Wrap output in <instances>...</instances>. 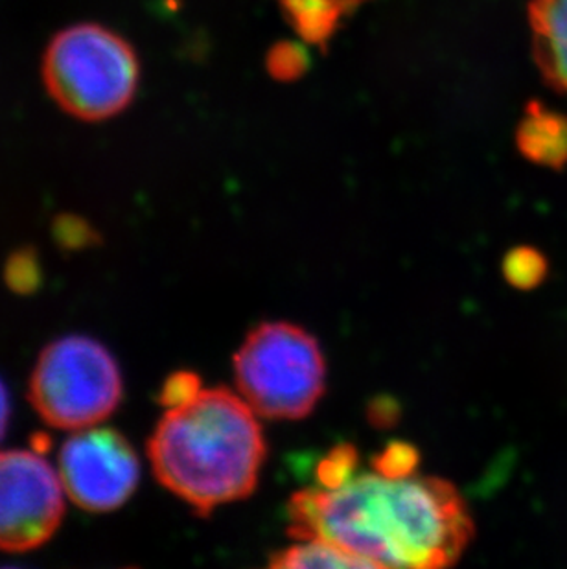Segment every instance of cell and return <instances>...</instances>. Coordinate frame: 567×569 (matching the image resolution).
<instances>
[{
  "label": "cell",
  "instance_id": "1",
  "mask_svg": "<svg viewBox=\"0 0 567 569\" xmlns=\"http://www.w3.org/2000/svg\"><path fill=\"white\" fill-rule=\"evenodd\" d=\"M288 535L325 538L370 568H446L474 538L459 490L439 478L354 476L339 489L300 490L288 503Z\"/></svg>",
  "mask_w": 567,
  "mask_h": 569
},
{
  "label": "cell",
  "instance_id": "2",
  "mask_svg": "<svg viewBox=\"0 0 567 569\" xmlns=\"http://www.w3.org/2000/svg\"><path fill=\"white\" fill-rule=\"evenodd\" d=\"M157 479L198 515L257 489L266 441L257 413L227 387L165 411L148 442Z\"/></svg>",
  "mask_w": 567,
  "mask_h": 569
},
{
  "label": "cell",
  "instance_id": "3",
  "mask_svg": "<svg viewBox=\"0 0 567 569\" xmlns=\"http://www.w3.org/2000/svg\"><path fill=\"white\" fill-rule=\"evenodd\" d=\"M41 76L61 111L83 122H103L133 102L140 63L120 33L98 22H80L50 39Z\"/></svg>",
  "mask_w": 567,
  "mask_h": 569
},
{
  "label": "cell",
  "instance_id": "4",
  "mask_svg": "<svg viewBox=\"0 0 567 569\" xmlns=\"http://www.w3.org/2000/svg\"><path fill=\"white\" fill-rule=\"evenodd\" d=\"M236 387L263 419L299 420L325 395L327 367L317 339L291 322H262L235 356Z\"/></svg>",
  "mask_w": 567,
  "mask_h": 569
},
{
  "label": "cell",
  "instance_id": "5",
  "mask_svg": "<svg viewBox=\"0 0 567 569\" xmlns=\"http://www.w3.org/2000/svg\"><path fill=\"white\" fill-rule=\"evenodd\" d=\"M122 395V372L113 355L87 336L47 345L28 383L33 409L59 430L100 425L117 411Z\"/></svg>",
  "mask_w": 567,
  "mask_h": 569
},
{
  "label": "cell",
  "instance_id": "6",
  "mask_svg": "<svg viewBox=\"0 0 567 569\" xmlns=\"http://www.w3.org/2000/svg\"><path fill=\"white\" fill-rule=\"evenodd\" d=\"M63 483L38 450L0 451V551L43 546L63 520Z\"/></svg>",
  "mask_w": 567,
  "mask_h": 569
},
{
  "label": "cell",
  "instance_id": "7",
  "mask_svg": "<svg viewBox=\"0 0 567 569\" xmlns=\"http://www.w3.org/2000/svg\"><path fill=\"white\" fill-rule=\"evenodd\" d=\"M64 492L87 512H111L133 496L140 461L131 442L111 428H86L59 451Z\"/></svg>",
  "mask_w": 567,
  "mask_h": 569
},
{
  "label": "cell",
  "instance_id": "8",
  "mask_svg": "<svg viewBox=\"0 0 567 569\" xmlns=\"http://www.w3.org/2000/svg\"><path fill=\"white\" fill-rule=\"evenodd\" d=\"M529 27L541 76L567 97V0H533Z\"/></svg>",
  "mask_w": 567,
  "mask_h": 569
},
{
  "label": "cell",
  "instance_id": "9",
  "mask_svg": "<svg viewBox=\"0 0 567 569\" xmlns=\"http://www.w3.org/2000/svg\"><path fill=\"white\" fill-rule=\"evenodd\" d=\"M525 159L540 167L563 170L567 164V117L530 103L516 134Z\"/></svg>",
  "mask_w": 567,
  "mask_h": 569
},
{
  "label": "cell",
  "instance_id": "10",
  "mask_svg": "<svg viewBox=\"0 0 567 569\" xmlns=\"http://www.w3.org/2000/svg\"><path fill=\"white\" fill-rule=\"evenodd\" d=\"M271 568L306 569V568H370L369 562L359 559L339 548L338 543L328 542L325 538H305L299 543L277 551L269 559Z\"/></svg>",
  "mask_w": 567,
  "mask_h": 569
},
{
  "label": "cell",
  "instance_id": "11",
  "mask_svg": "<svg viewBox=\"0 0 567 569\" xmlns=\"http://www.w3.org/2000/svg\"><path fill=\"white\" fill-rule=\"evenodd\" d=\"M549 273V262L540 249L518 246L504 260L505 280L516 290H536Z\"/></svg>",
  "mask_w": 567,
  "mask_h": 569
},
{
  "label": "cell",
  "instance_id": "12",
  "mask_svg": "<svg viewBox=\"0 0 567 569\" xmlns=\"http://www.w3.org/2000/svg\"><path fill=\"white\" fill-rule=\"evenodd\" d=\"M284 4L299 24L300 32L310 38L328 32L339 13V6L334 4V0H284Z\"/></svg>",
  "mask_w": 567,
  "mask_h": 569
},
{
  "label": "cell",
  "instance_id": "13",
  "mask_svg": "<svg viewBox=\"0 0 567 569\" xmlns=\"http://www.w3.org/2000/svg\"><path fill=\"white\" fill-rule=\"evenodd\" d=\"M358 462V450L352 445L336 446L317 465V483L322 489H339V487L347 485L354 478Z\"/></svg>",
  "mask_w": 567,
  "mask_h": 569
},
{
  "label": "cell",
  "instance_id": "14",
  "mask_svg": "<svg viewBox=\"0 0 567 569\" xmlns=\"http://www.w3.org/2000/svg\"><path fill=\"white\" fill-rule=\"evenodd\" d=\"M420 453L409 442L392 441L372 459V470L386 478L400 479L415 476Z\"/></svg>",
  "mask_w": 567,
  "mask_h": 569
},
{
  "label": "cell",
  "instance_id": "15",
  "mask_svg": "<svg viewBox=\"0 0 567 569\" xmlns=\"http://www.w3.org/2000/svg\"><path fill=\"white\" fill-rule=\"evenodd\" d=\"M201 391H203V387H201V380L196 372H173L162 383L159 402L167 409L179 408V406L192 402Z\"/></svg>",
  "mask_w": 567,
  "mask_h": 569
},
{
  "label": "cell",
  "instance_id": "16",
  "mask_svg": "<svg viewBox=\"0 0 567 569\" xmlns=\"http://www.w3.org/2000/svg\"><path fill=\"white\" fill-rule=\"evenodd\" d=\"M38 266L32 254L19 253L16 258H11L8 266V282L16 290H30L36 286L38 279Z\"/></svg>",
  "mask_w": 567,
  "mask_h": 569
},
{
  "label": "cell",
  "instance_id": "17",
  "mask_svg": "<svg viewBox=\"0 0 567 569\" xmlns=\"http://www.w3.org/2000/svg\"><path fill=\"white\" fill-rule=\"evenodd\" d=\"M392 413H397V408L389 403V398H384V403H380V400H378L370 408V420L376 426H389L392 422Z\"/></svg>",
  "mask_w": 567,
  "mask_h": 569
},
{
  "label": "cell",
  "instance_id": "18",
  "mask_svg": "<svg viewBox=\"0 0 567 569\" xmlns=\"http://www.w3.org/2000/svg\"><path fill=\"white\" fill-rule=\"evenodd\" d=\"M10 392L6 389L4 381L0 380V441L4 439L6 430L10 425Z\"/></svg>",
  "mask_w": 567,
  "mask_h": 569
}]
</instances>
